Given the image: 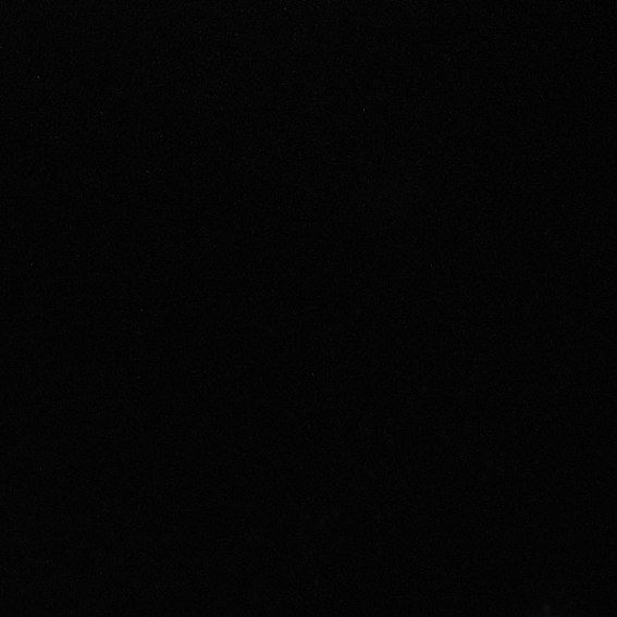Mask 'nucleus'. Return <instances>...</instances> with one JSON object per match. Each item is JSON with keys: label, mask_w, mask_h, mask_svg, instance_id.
Masks as SVG:
<instances>
[]
</instances>
